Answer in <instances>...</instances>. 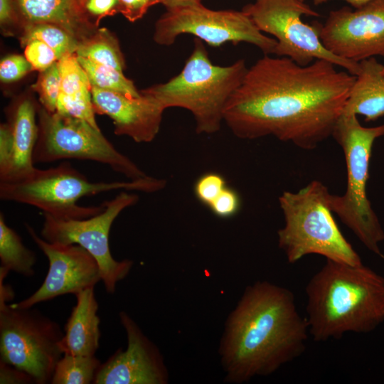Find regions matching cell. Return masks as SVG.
<instances>
[{
	"instance_id": "6da1fadb",
	"label": "cell",
	"mask_w": 384,
	"mask_h": 384,
	"mask_svg": "<svg viewBox=\"0 0 384 384\" xmlns=\"http://www.w3.org/2000/svg\"><path fill=\"white\" fill-rule=\"evenodd\" d=\"M336 67L322 59L301 65L265 55L230 95L223 122L240 139L273 136L313 149L332 136L356 80Z\"/></svg>"
},
{
	"instance_id": "7a4b0ae2",
	"label": "cell",
	"mask_w": 384,
	"mask_h": 384,
	"mask_svg": "<svg viewBox=\"0 0 384 384\" xmlns=\"http://www.w3.org/2000/svg\"><path fill=\"white\" fill-rule=\"evenodd\" d=\"M309 335L289 289L267 281L247 286L220 342L225 382L243 383L274 373L303 353Z\"/></svg>"
},
{
	"instance_id": "3957f363",
	"label": "cell",
	"mask_w": 384,
	"mask_h": 384,
	"mask_svg": "<svg viewBox=\"0 0 384 384\" xmlns=\"http://www.w3.org/2000/svg\"><path fill=\"white\" fill-rule=\"evenodd\" d=\"M305 292L306 321L315 341L368 333L384 321V277L363 264L326 260Z\"/></svg>"
},
{
	"instance_id": "277c9868",
	"label": "cell",
	"mask_w": 384,
	"mask_h": 384,
	"mask_svg": "<svg viewBox=\"0 0 384 384\" xmlns=\"http://www.w3.org/2000/svg\"><path fill=\"white\" fill-rule=\"evenodd\" d=\"M247 70L244 59L228 66L213 64L202 41L195 38L193 50L181 73L140 92L154 97L165 109L188 110L197 133L213 134L220 129L225 105Z\"/></svg>"
},
{
	"instance_id": "5b68a950",
	"label": "cell",
	"mask_w": 384,
	"mask_h": 384,
	"mask_svg": "<svg viewBox=\"0 0 384 384\" xmlns=\"http://www.w3.org/2000/svg\"><path fill=\"white\" fill-rule=\"evenodd\" d=\"M166 183L149 176L128 181L92 182L69 162H63L46 169L36 168L18 181L0 182V198L33 206L57 218L83 219L103 210L102 204L79 206L78 200L85 196L114 190L153 193L164 188Z\"/></svg>"
},
{
	"instance_id": "8992f818",
	"label": "cell",
	"mask_w": 384,
	"mask_h": 384,
	"mask_svg": "<svg viewBox=\"0 0 384 384\" xmlns=\"http://www.w3.org/2000/svg\"><path fill=\"white\" fill-rule=\"evenodd\" d=\"M330 196L327 187L315 180L297 192L284 191L279 197L284 225L277 231L278 245L288 262L316 254L353 265L363 264L333 217Z\"/></svg>"
},
{
	"instance_id": "52a82bcc",
	"label": "cell",
	"mask_w": 384,
	"mask_h": 384,
	"mask_svg": "<svg viewBox=\"0 0 384 384\" xmlns=\"http://www.w3.org/2000/svg\"><path fill=\"white\" fill-rule=\"evenodd\" d=\"M332 136L343 151L347 183L343 195L331 194V211L369 250L383 257L378 245L384 240V232L366 195V186L372 148L384 136V124L363 127L357 115L342 113Z\"/></svg>"
},
{
	"instance_id": "ba28073f",
	"label": "cell",
	"mask_w": 384,
	"mask_h": 384,
	"mask_svg": "<svg viewBox=\"0 0 384 384\" xmlns=\"http://www.w3.org/2000/svg\"><path fill=\"white\" fill-rule=\"evenodd\" d=\"M60 325L40 311L0 302V361L29 374L36 384L50 383L63 355Z\"/></svg>"
},
{
	"instance_id": "9c48e42d",
	"label": "cell",
	"mask_w": 384,
	"mask_h": 384,
	"mask_svg": "<svg viewBox=\"0 0 384 384\" xmlns=\"http://www.w3.org/2000/svg\"><path fill=\"white\" fill-rule=\"evenodd\" d=\"M38 136L35 163L62 159L90 160L107 164L130 180L147 176L129 158L117 151L98 128L72 116L38 111Z\"/></svg>"
},
{
	"instance_id": "30bf717a",
	"label": "cell",
	"mask_w": 384,
	"mask_h": 384,
	"mask_svg": "<svg viewBox=\"0 0 384 384\" xmlns=\"http://www.w3.org/2000/svg\"><path fill=\"white\" fill-rule=\"evenodd\" d=\"M242 11L262 33L277 41L274 53L287 57L301 65L316 60H326L356 75L359 63L344 60L329 51L319 36V23L310 25L302 17L319 16L309 5L299 0H255Z\"/></svg>"
},
{
	"instance_id": "8fae6325",
	"label": "cell",
	"mask_w": 384,
	"mask_h": 384,
	"mask_svg": "<svg viewBox=\"0 0 384 384\" xmlns=\"http://www.w3.org/2000/svg\"><path fill=\"white\" fill-rule=\"evenodd\" d=\"M138 201L137 194L122 191L103 203L100 213L87 218H61L43 213L41 237L51 243L76 244L87 250L99 265L106 292L112 294L117 284L129 274L134 262L113 258L109 245L110 231L120 213Z\"/></svg>"
},
{
	"instance_id": "7c38bea8",
	"label": "cell",
	"mask_w": 384,
	"mask_h": 384,
	"mask_svg": "<svg viewBox=\"0 0 384 384\" xmlns=\"http://www.w3.org/2000/svg\"><path fill=\"white\" fill-rule=\"evenodd\" d=\"M188 33L212 46L231 42L252 44L265 55L274 54L277 41L265 36L242 11H214L202 4L166 11L157 20L154 39L170 46L181 34Z\"/></svg>"
},
{
	"instance_id": "4fadbf2b",
	"label": "cell",
	"mask_w": 384,
	"mask_h": 384,
	"mask_svg": "<svg viewBox=\"0 0 384 384\" xmlns=\"http://www.w3.org/2000/svg\"><path fill=\"white\" fill-rule=\"evenodd\" d=\"M319 31L324 47L338 58L359 63L384 56V0L331 11Z\"/></svg>"
},
{
	"instance_id": "5bb4252c",
	"label": "cell",
	"mask_w": 384,
	"mask_h": 384,
	"mask_svg": "<svg viewBox=\"0 0 384 384\" xmlns=\"http://www.w3.org/2000/svg\"><path fill=\"white\" fill-rule=\"evenodd\" d=\"M25 228L46 256L49 267L41 287L26 299L9 304L12 307L28 309L64 294L76 295L102 281L96 260L82 246L51 243L39 236L28 223H25Z\"/></svg>"
},
{
	"instance_id": "9a60e30c",
	"label": "cell",
	"mask_w": 384,
	"mask_h": 384,
	"mask_svg": "<svg viewBox=\"0 0 384 384\" xmlns=\"http://www.w3.org/2000/svg\"><path fill=\"white\" fill-rule=\"evenodd\" d=\"M127 339L98 368L94 384H166L169 372L158 347L125 311L119 313Z\"/></svg>"
},
{
	"instance_id": "2e32d148",
	"label": "cell",
	"mask_w": 384,
	"mask_h": 384,
	"mask_svg": "<svg viewBox=\"0 0 384 384\" xmlns=\"http://www.w3.org/2000/svg\"><path fill=\"white\" fill-rule=\"evenodd\" d=\"M91 94L95 112L112 119L116 134L142 143L151 142L159 133L166 109L154 97L142 93L132 97L93 86Z\"/></svg>"
},
{
	"instance_id": "e0dca14e",
	"label": "cell",
	"mask_w": 384,
	"mask_h": 384,
	"mask_svg": "<svg viewBox=\"0 0 384 384\" xmlns=\"http://www.w3.org/2000/svg\"><path fill=\"white\" fill-rule=\"evenodd\" d=\"M36 107L28 98L12 110L0 127V182L21 180L34 171L33 151L38 136Z\"/></svg>"
},
{
	"instance_id": "ac0fdd59",
	"label": "cell",
	"mask_w": 384,
	"mask_h": 384,
	"mask_svg": "<svg viewBox=\"0 0 384 384\" xmlns=\"http://www.w3.org/2000/svg\"><path fill=\"white\" fill-rule=\"evenodd\" d=\"M94 288L88 287L75 295L77 302L65 325L60 341L63 354L95 356L100 347V319L97 314L99 305Z\"/></svg>"
},
{
	"instance_id": "d6986e66",
	"label": "cell",
	"mask_w": 384,
	"mask_h": 384,
	"mask_svg": "<svg viewBox=\"0 0 384 384\" xmlns=\"http://www.w3.org/2000/svg\"><path fill=\"white\" fill-rule=\"evenodd\" d=\"M60 74V90L56 112L84 119L99 128L95 117L92 85L76 54H69L58 60Z\"/></svg>"
},
{
	"instance_id": "ffe728a7",
	"label": "cell",
	"mask_w": 384,
	"mask_h": 384,
	"mask_svg": "<svg viewBox=\"0 0 384 384\" xmlns=\"http://www.w3.org/2000/svg\"><path fill=\"white\" fill-rule=\"evenodd\" d=\"M343 113L362 115L366 122L375 121L384 116L383 64L375 58L359 62V70Z\"/></svg>"
},
{
	"instance_id": "44dd1931",
	"label": "cell",
	"mask_w": 384,
	"mask_h": 384,
	"mask_svg": "<svg viewBox=\"0 0 384 384\" xmlns=\"http://www.w3.org/2000/svg\"><path fill=\"white\" fill-rule=\"evenodd\" d=\"M27 23H52L76 38L89 23L79 0H14Z\"/></svg>"
},
{
	"instance_id": "7402d4cb",
	"label": "cell",
	"mask_w": 384,
	"mask_h": 384,
	"mask_svg": "<svg viewBox=\"0 0 384 384\" xmlns=\"http://www.w3.org/2000/svg\"><path fill=\"white\" fill-rule=\"evenodd\" d=\"M0 260L1 267L9 272L26 277L35 274V252L26 247L18 233L6 225L2 213H0Z\"/></svg>"
},
{
	"instance_id": "603a6c76",
	"label": "cell",
	"mask_w": 384,
	"mask_h": 384,
	"mask_svg": "<svg viewBox=\"0 0 384 384\" xmlns=\"http://www.w3.org/2000/svg\"><path fill=\"white\" fill-rule=\"evenodd\" d=\"M75 54L122 72L124 68L117 40L105 28L80 41Z\"/></svg>"
},
{
	"instance_id": "cb8c5ba5",
	"label": "cell",
	"mask_w": 384,
	"mask_h": 384,
	"mask_svg": "<svg viewBox=\"0 0 384 384\" xmlns=\"http://www.w3.org/2000/svg\"><path fill=\"white\" fill-rule=\"evenodd\" d=\"M95 356H80L64 353L56 364L51 384L93 383L101 365Z\"/></svg>"
},
{
	"instance_id": "d4e9b609",
	"label": "cell",
	"mask_w": 384,
	"mask_h": 384,
	"mask_svg": "<svg viewBox=\"0 0 384 384\" xmlns=\"http://www.w3.org/2000/svg\"><path fill=\"white\" fill-rule=\"evenodd\" d=\"M40 41L57 54L58 60L66 55L75 54L79 41L60 26L52 23H27L21 38L22 46L31 41Z\"/></svg>"
},
{
	"instance_id": "484cf974",
	"label": "cell",
	"mask_w": 384,
	"mask_h": 384,
	"mask_svg": "<svg viewBox=\"0 0 384 384\" xmlns=\"http://www.w3.org/2000/svg\"><path fill=\"white\" fill-rule=\"evenodd\" d=\"M77 58L92 86L132 97L141 95L133 82L127 78L122 71L80 56L77 55Z\"/></svg>"
},
{
	"instance_id": "4316f807",
	"label": "cell",
	"mask_w": 384,
	"mask_h": 384,
	"mask_svg": "<svg viewBox=\"0 0 384 384\" xmlns=\"http://www.w3.org/2000/svg\"><path fill=\"white\" fill-rule=\"evenodd\" d=\"M39 95L42 107L50 112H55L60 90V74L58 61L41 71L32 86Z\"/></svg>"
},
{
	"instance_id": "83f0119b",
	"label": "cell",
	"mask_w": 384,
	"mask_h": 384,
	"mask_svg": "<svg viewBox=\"0 0 384 384\" xmlns=\"http://www.w3.org/2000/svg\"><path fill=\"white\" fill-rule=\"evenodd\" d=\"M25 58L32 70L43 71L58 60L55 52L46 43L33 40L25 45Z\"/></svg>"
},
{
	"instance_id": "f1b7e54d",
	"label": "cell",
	"mask_w": 384,
	"mask_h": 384,
	"mask_svg": "<svg viewBox=\"0 0 384 384\" xmlns=\"http://www.w3.org/2000/svg\"><path fill=\"white\" fill-rule=\"evenodd\" d=\"M226 187V181L220 174L207 173L197 180L194 192L202 203L209 206Z\"/></svg>"
},
{
	"instance_id": "f546056e",
	"label": "cell",
	"mask_w": 384,
	"mask_h": 384,
	"mask_svg": "<svg viewBox=\"0 0 384 384\" xmlns=\"http://www.w3.org/2000/svg\"><path fill=\"white\" fill-rule=\"evenodd\" d=\"M31 70H32L31 64L23 56L8 55L1 60V81L6 83L16 81L22 78Z\"/></svg>"
},
{
	"instance_id": "4dcf8cb0",
	"label": "cell",
	"mask_w": 384,
	"mask_h": 384,
	"mask_svg": "<svg viewBox=\"0 0 384 384\" xmlns=\"http://www.w3.org/2000/svg\"><path fill=\"white\" fill-rule=\"evenodd\" d=\"M240 200L238 193L228 186L208 206L210 210L220 218H230L240 209Z\"/></svg>"
},
{
	"instance_id": "1f68e13d",
	"label": "cell",
	"mask_w": 384,
	"mask_h": 384,
	"mask_svg": "<svg viewBox=\"0 0 384 384\" xmlns=\"http://www.w3.org/2000/svg\"><path fill=\"white\" fill-rule=\"evenodd\" d=\"M159 0H118L117 11L128 21L134 22L141 18Z\"/></svg>"
},
{
	"instance_id": "d6a6232c",
	"label": "cell",
	"mask_w": 384,
	"mask_h": 384,
	"mask_svg": "<svg viewBox=\"0 0 384 384\" xmlns=\"http://www.w3.org/2000/svg\"><path fill=\"white\" fill-rule=\"evenodd\" d=\"M0 383L30 384L36 383L34 379L25 371L0 361Z\"/></svg>"
},
{
	"instance_id": "836d02e7",
	"label": "cell",
	"mask_w": 384,
	"mask_h": 384,
	"mask_svg": "<svg viewBox=\"0 0 384 384\" xmlns=\"http://www.w3.org/2000/svg\"><path fill=\"white\" fill-rule=\"evenodd\" d=\"M118 0H86L84 9L99 18L117 12Z\"/></svg>"
},
{
	"instance_id": "e575fe53",
	"label": "cell",
	"mask_w": 384,
	"mask_h": 384,
	"mask_svg": "<svg viewBox=\"0 0 384 384\" xmlns=\"http://www.w3.org/2000/svg\"><path fill=\"white\" fill-rule=\"evenodd\" d=\"M14 0H0V22L1 25L9 23L14 18Z\"/></svg>"
},
{
	"instance_id": "d590c367",
	"label": "cell",
	"mask_w": 384,
	"mask_h": 384,
	"mask_svg": "<svg viewBox=\"0 0 384 384\" xmlns=\"http://www.w3.org/2000/svg\"><path fill=\"white\" fill-rule=\"evenodd\" d=\"M167 11L175 10L201 4V0H159Z\"/></svg>"
},
{
	"instance_id": "8d00e7d4",
	"label": "cell",
	"mask_w": 384,
	"mask_h": 384,
	"mask_svg": "<svg viewBox=\"0 0 384 384\" xmlns=\"http://www.w3.org/2000/svg\"><path fill=\"white\" fill-rule=\"evenodd\" d=\"M314 4L316 5H319L323 3H325L330 0H312ZM346 1L348 4H349L351 6H353L354 9L361 7L363 6L364 4L372 1L373 0H343Z\"/></svg>"
},
{
	"instance_id": "74e56055",
	"label": "cell",
	"mask_w": 384,
	"mask_h": 384,
	"mask_svg": "<svg viewBox=\"0 0 384 384\" xmlns=\"http://www.w3.org/2000/svg\"><path fill=\"white\" fill-rule=\"evenodd\" d=\"M79 1H80V2L81 3V4H82V5L83 6V7H84V4H85V2L86 0H79Z\"/></svg>"
},
{
	"instance_id": "f35d334b",
	"label": "cell",
	"mask_w": 384,
	"mask_h": 384,
	"mask_svg": "<svg viewBox=\"0 0 384 384\" xmlns=\"http://www.w3.org/2000/svg\"><path fill=\"white\" fill-rule=\"evenodd\" d=\"M383 74H384V64H383Z\"/></svg>"
},
{
	"instance_id": "ab89813d",
	"label": "cell",
	"mask_w": 384,
	"mask_h": 384,
	"mask_svg": "<svg viewBox=\"0 0 384 384\" xmlns=\"http://www.w3.org/2000/svg\"><path fill=\"white\" fill-rule=\"evenodd\" d=\"M299 1H302V2H304L305 0H299Z\"/></svg>"
}]
</instances>
